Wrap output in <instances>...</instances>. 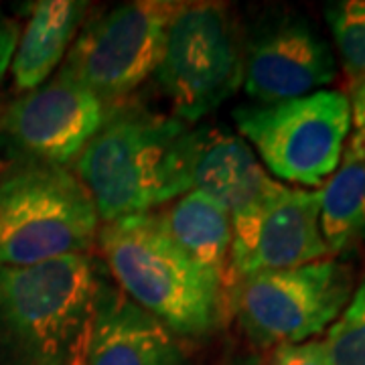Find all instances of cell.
I'll use <instances>...</instances> for the list:
<instances>
[{"mask_svg":"<svg viewBox=\"0 0 365 365\" xmlns=\"http://www.w3.org/2000/svg\"><path fill=\"white\" fill-rule=\"evenodd\" d=\"M329 254L331 252L321 234L319 189L280 185L260 215L252 248L237 280L262 270L299 268L325 260Z\"/></svg>","mask_w":365,"mask_h":365,"instance_id":"cell-13","label":"cell"},{"mask_svg":"<svg viewBox=\"0 0 365 365\" xmlns=\"http://www.w3.org/2000/svg\"><path fill=\"white\" fill-rule=\"evenodd\" d=\"M197 130L177 116L114 108L73 170L100 223L150 213L193 189Z\"/></svg>","mask_w":365,"mask_h":365,"instance_id":"cell-1","label":"cell"},{"mask_svg":"<svg viewBox=\"0 0 365 365\" xmlns=\"http://www.w3.org/2000/svg\"><path fill=\"white\" fill-rule=\"evenodd\" d=\"M86 9V2L78 0H39L33 4L11 61L19 90H37L66 59Z\"/></svg>","mask_w":365,"mask_h":365,"instance_id":"cell-15","label":"cell"},{"mask_svg":"<svg viewBox=\"0 0 365 365\" xmlns=\"http://www.w3.org/2000/svg\"><path fill=\"white\" fill-rule=\"evenodd\" d=\"M335 76L337 63L329 43L302 19L264 26L244 47L242 86L260 104L314 93Z\"/></svg>","mask_w":365,"mask_h":365,"instance_id":"cell-11","label":"cell"},{"mask_svg":"<svg viewBox=\"0 0 365 365\" xmlns=\"http://www.w3.org/2000/svg\"><path fill=\"white\" fill-rule=\"evenodd\" d=\"M16 43H19V26L0 11V81L4 79L6 69L11 67Z\"/></svg>","mask_w":365,"mask_h":365,"instance_id":"cell-20","label":"cell"},{"mask_svg":"<svg viewBox=\"0 0 365 365\" xmlns=\"http://www.w3.org/2000/svg\"><path fill=\"white\" fill-rule=\"evenodd\" d=\"M179 2L134 0L100 14L69 47L61 73L118 108L155 73Z\"/></svg>","mask_w":365,"mask_h":365,"instance_id":"cell-8","label":"cell"},{"mask_svg":"<svg viewBox=\"0 0 365 365\" xmlns=\"http://www.w3.org/2000/svg\"><path fill=\"white\" fill-rule=\"evenodd\" d=\"M158 222L175 246L201 270L211 274L230 294L234 288L230 213L203 191L191 189L169 207L157 211Z\"/></svg>","mask_w":365,"mask_h":365,"instance_id":"cell-14","label":"cell"},{"mask_svg":"<svg viewBox=\"0 0 365 365\" xmlns=\"http://www.w3.org/2000/svg\"><path fill=\"white\" fill-rule=\"evenodd\" d=\"M343 67L353 79L365 76V0H341L327 6Z\"/></svg>","mask_w":365,"mask_h":365,"instance_id":"cell-18","label":"cell"},{"mask_svg":"<svg viewBox=\"0 0 365 365\" xmlns=\"http://www.w3.org/2000/svg\"><path fill=\"white\" fill-rule=\"evenodd\" d=\"M98 232V211L73 169L47 163L0 169V266L88 254Z\"/></svg>","mask_w":365,"mask_h":365,"instance_id":"cell-4","label":"cell"},{"mask_svg":"<svg viewBox=\"0 0 365 365\" xmlns=\"http://www.w3.org/2000/svg\"><path fill=\"white\" fill-rule=\"evenodd\" d=\"M234 120L276 179L321 187L339 167L351 130V106L343 91L319 90L294 100L240 108Z\"/></svg>","mask_w":365,"mask_h":365,"instance_id":"cell-6","label":"cell"},{"mask_svg":"<svg viewBox=\"0 0 365 365\" xmlns=\"http://www.w3.org/2000/svg\"><path fill=\"white\" fill-rule=\"evenodd\" d=\"M98 280L90 254L0 266V364L90 365Z\"/></svg>","mask_w":365,"mask_h":365,"instance_id":"cell-2","label":"cell"},{"mask_svg":"<svg viewBox=\"0 0 365 365\" xmlns=\"http://www.w3.org/2000/svg\"><path fill=\"white\" fill-rule=\"evenodd\" d=\"M280 182L264 170L250 144L223 130L197 132L193 189L217 201L232 220L234 284L248 258L264 207Z\"/></svg>","mask_w":365,"mask_h":365,"instance_id":"cell-10","label":"cell"},{"mask_svg":"<svg viewBox=\"0 0 365 365\" xmlns=\"http://www.w3.org/2000/svg\"><path fill=\"white\" fill-rule=\"evenodd\" d=\"M175 116L195 122L232 98L244 79V45L230 9L179 2L153 73Z\"/></svg>","mask_w":365,"mask_h":365,"instance_id":"cell-5","label":"cell"},{"mask_svg":"<svg viewBox=\"0 0 365 365\" xmlns=\"http://www.w3.org/2000/svg\"><path fill=\"white\" fill-rule=\"evenodd\" d=\"M321 341L329 365H365V282L357 287Z\"/></svg>","mask_w":365,"mask_h":365,"instance_id":"cell-17","label":"cell"},{"mask_svg":"<svg viewBox=\"0 0 365 365\" xmlns=\"http://www.w3.org/2000/svg\"><path fill=\"white\" fill-rule=\"evenodd\" d=\"M179 339L100 274L90 365H189Z\"/></svg>","mask_w":365,"mask_h":365,"instance_id":"cell-12","label":"cell"},{"mask_svg":"<svg viewBox=\"0 0 365 365\" xmlns=\"http://www.w3.org/2000/svg\"><path fill=\"white\" fill-rule=\"evenodd\" d=\"M349 106H351V126H355V134L365 138V76L351 81V93Z\"/></svg>","mask_w":365,"mask_h":365,"instance_id":"cell-21","label":"cell"},{"mask_svg":"<svg viewBox=\"0 0 365 365\" xmlns=\"http://www.w3.org/2000/svg\"><path fill=\"white\" fill-rule=\"evenodd\" d=\"M96 242L114 284L177 337H207L223 325L230 294L175 246L157 211L100 223Z\"/></svg>","mask_w":365,"mask_h":365,"instance_id":"cell-3","label":"cell"},{"mask_svg":"<svg viewBox=\"0 0 365 365\" xmlns=\"http://www.w3.org/2000/svg\"><path fill=\"white\" fill-rule=\"evenodd\" d=\"M270 365H329L323 341H302L274 347Z\"/></svg>","mask_w":365,"mask_h":365,"instance_id":"cell-19","label":"cell"},{"mask_svg":"<svg viewBox=\"0 0 365 365\" xmlns=\"http://www.w3.org/2000/svg\"><path fill=\"white\" fill-rule=\"evenodd\" d=\"M321 193V234L331 254L365 240V138L353 134Z\"/></svg>","mask_w":365,"mask_h":365,"instance_id":"cell-16","label":"cell"},{"mask_svg":"<svg viewBox=\"0 0 365 365\" xmlns=\"http://www.w3.org/2000/svg\"><path fill=\"white\" fill-rule=\"evenodd\" d=\"M232 290L246 335L258 347H278L325 331L351 299L353 274L347 264L325 258L299 268L248 274Z\"/></svg>","mask_w":365,"mask_h":365,"instance_id":"cell-7","label":"cell"},{"mask_svg":"<svg viewBox=\"0 0 365 365\" xmlns=\"http://www.w3.org/2000/svg\"><path fill=\"white\" fill-rule=\"evenodd\" d=\"M110 112L93 91L59 71L0 114V157L6 165L67 167L78 160Z\"/></svg>","mask_w":365,"mask_h":365,"instance_id":"cell-9","label":"cell"}]
</instances>
